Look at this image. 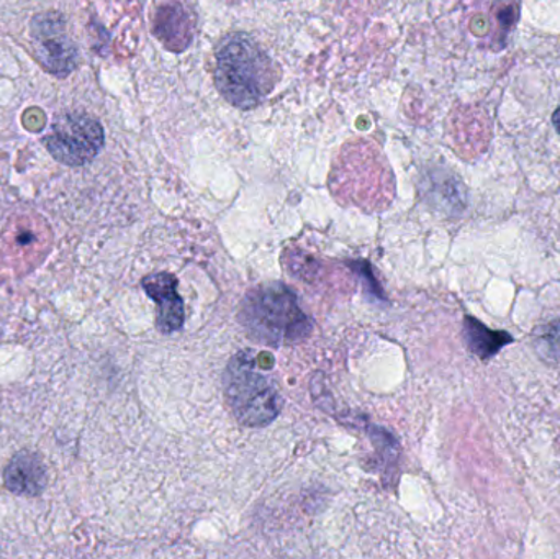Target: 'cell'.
<instances>
[{"instance_id":"10","label":"cell","mask_w":560,"mask_h":559,"mask_svg":"<svg viewBox=\"0 0 560 559\" xmlns=\"http://www.w3.org/2000/svg\"><path fill=\"white\" fill-rule=\"evenodd\" d=\"M538 350L549 360H560V321L542 325L535 331Z\"/></svg>"},{"instance_id":"1","label":"cell","mask_w":560,"mask_h":559,"mask_svg":"<svg viewBox=\"0 0 560 559\" xmlns=\"http://www.w3.org/2000/svg\"><path fill=\"white\" fill-rule=\"evenodd\" d=\"M276 79L271 58L252 36L235 33L223 39L217 51L215 84L230 104L256 107L271 94Z\"/></svg>"},{"instance_id":"9","label":"cell","mask_w":560,"mask_h":559,"mask_svg":"<svg viewBox=\"0 0 560 559\" xmlns=\"http://www.w3.org/2000/svg\"><path fill=\"white\" fill-rule=\"evenodd\" d=\"M464 338H466L469 350L482 361L490 360L505 345L513 343L512 335L506 331L490 330L482 322L474 317L464 318Z\"/></svg>"},{"instance_id":"4","label":"cell","mask_w":560,"mask_h":559,"mask_svg":"<svg viewBox=\"0 0 560 559\" xmlns=\"http://www.w3.org/2000/svg\"><path fill=\"white\" fill-rule=\"evenodd\" d=\"M45 144L59 163L82 166L94 160L104 147V128L85 114L62 115L52 125Z\"/></svg>"},{"instance_id":"2","label":"cell","mask_w":560,"mask_h":559,"mask_svg":"<svg viewBox=\"0 0 560 559\" xmlns=\"http://www.w3.org/2000/svg\"><path fill=\"white\" fill-rule=\"evenodd\" d=\"M240 322L252 340L269 347L299 343L313 328L296 295L280 282L252 289L243 301Z\"/></svg>"},{"instance_id":"5","label":"cell","mask_w":560,"mask_h":559,"mask_svg":"<svg viewBox=\"0 0 560 559\" xmlns=\"http://www.w3.org/2000/svg\"><path fill=\"white\" fill-rule=\"evenodd\" d=\"M32 39L38 61L55 75H68L75 68L78 49L69 38L59 13H43L32 22Z\"/></svg>"},{"instance_id":"6","label":"cell","mask_w":560,"mask_h":559,"mask_svg":"<svg viewBox=\"0 0 560 559\" xmlns=\"http://www.w3.org/2000/svg\"><path fill=\"white\" fill-rule=\"evenodd\" d=\"M143 289L158 305L156 324L163 334L183 328L186 321L184 302L177 292L176 276L170 272H156L143 279Z\"/></svg>"},{"instance_id":"8","label":"cell","mask_w":560,"mask_h":559,"mask_svg":"<svg viewBox=\"0 0 560 559\" xmlns=\"http://www.w3.org/2000/svg\"><path fill=\"white\" fill-rule=\"evenodd\" d=\"M154 33L167 48L183 51L190 43L189 13L179 2L164 3L158 10Z\"/></svg>"},{"instance_id":"3","label":"cell","mask_w":560,"mask_h":559,"mask_svg":"<svg viewBox=\"0 0 560 559\" xmlns=\"http://www.w3.org/2000/svg\"><path fill=\"white\" fill-rule=\"evenodd\" d=\"M225 396L230 409L245 427H266L278 419L282 397L271 377L258 370L255 358L240 353L226 368Z\"/></svg>"},{"instance_id":"11","label":"cell","mask_w":560,"mask_h":559,"mask_svg":"<svg viewBox=\"0 0 560 559\" xmlns=\"http://www.w3.org/2000/svg\"><path fill=\"white\" fill-rule=\"evenodd\" d=\"M552 125H555L556 130L560 133V107L552 114Z\"/></svg>"},{"instance_id":"7","label":"cell","mask_w":560,"mask_h":559,"mask_svg":"<svg viewBox=\"0 0 560 559\" xmlns=\"http://www.w3.org/2000/svg\"><path fill=\"white\" fill-rule=\"evenodd\" d=\"M7 489L20 496H36L45 489L46 469L35 453H20L3 473Z\"/></svg>"}]
</instances>
